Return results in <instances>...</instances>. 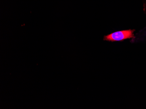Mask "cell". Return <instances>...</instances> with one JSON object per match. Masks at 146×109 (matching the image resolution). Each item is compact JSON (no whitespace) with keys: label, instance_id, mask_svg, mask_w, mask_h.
<instances>
[{"label":"cell","instance_id":"6da1fadb","mask_svg":"<svg viewBox=\"0 0 146 109\" xmlns=\"http://www.w3.org/2000/svg\"><path fill=\"white\" fill-rule=\"evenodd\" d=\"M133 30H128L119 31L111 33L104 37V40L111 41H120L127 39L133 38Z\"/></svg>","mask_w":146,"mask_h":109}]
</instances>
